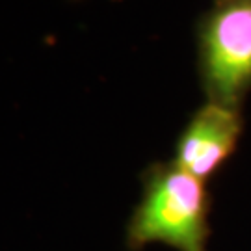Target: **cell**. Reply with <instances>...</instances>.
Segmentation results:
<instances>
[{
    "mask_svg": "<svg viewBox=\"0 0 251 251\" xmlns=\"http://www.w3.org/2000/svg\"><path fill=\"white\" fill-rule=\"evenodd\" d=\"M208 198L205 180L177 164H156L145 175L144 196L128 224V244H164L177 251H206Z\"/></svg>",
    "mask_w": 251,
    "mask_h": 251,
    "instance_id": "obj_1",
    "label": "cell"
},
{
    "mask_svg": "<svg viewBox=\"0 0 251 251\" xmlns=\"http://www.w3.org/2000/svg\"><path fill=\"white\" fill-rule=\"evenodd\" d=\"M208 100L238 108L251 90V0H216L199 32Z\"/></svg>",
    "mask_w": 251,
    "mask_h": 251,
    "instance_id": "obj_2",
    "label": "cell"
},
{
    "mask_svg": "<svg viewBox=\"0 0 251 251\" xmlns=\"http://www.w3.org/2000/svg\"><path fill=\"white\" fill-rule=\"evenodd\" d=\"M240 132L242 119L238 108L206 100L179 136L171 162L190 175L206 180L236 149Z\"/></svg>",
    "mask_w": 251,
    "mask_h": 251,
    "instance_id": "obj_3",
    "label": "cell"
}]
</instances>
